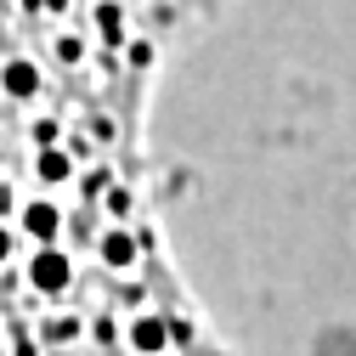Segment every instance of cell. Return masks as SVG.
Instances as JSON below:
<instances>
[{
  "label": "cell",
  "mask_w": 356,
  "mask_h": 356,
  "mask_svg": "<svg viewBox=\"0 0 356 356\" xmlns=\"http://www.w3.org/2000/svg\"><path fill=\"white\" fill-rule=\"evenodd\" d=\"M175 334H181V328H170V317H130V328H124V339H130L136 356H164V345Z\"/></svg>",
  "instance_id": "cell-1"
},
{
  "label": "cell",
  "mask_w": 356,
  "mask_h": 356,
  "mask_svg": "<svg viewBox=\"0 0 356 356\" xmlns=\"http://www.w3.org/2000/svg\"><path fill=\"white\" fill-rule=\"evenodd\" d=\"M29 277H34L40 294H63V289L74 283V266H68V254H57V249H40V254L29 260Z\"/></svg>",
  "instance_id": "cell-2"
},
{
  "label": "cell",
  "mask_w": 356,
  "mask_h": 356,
  "mask_svg": "<svg viewBox=\"0 0 356 356\" xmlns=\"http://www.w3.org/2000/svg\"><path fill=\"white\" fill-rule=\"evenodd\" d=\"M23 232H29V238H40V243H51V238L63 232V209H57V204H46V198L29 204V209H23Z\"/></svg>",
  "instance_id": "cell-3"
},
{
  "label": "cell",
  "mask_w": 356,
  "mask_h": 356,
  "mask_svg": "<svg viewBox=\"0 0 356 356\" xmlns=\"http://www.w3.org/2000/svg\"><path fill=\"white\" fill-rule=\"evenodd\" d=\"M97 254H102L108 266H130V260H136V238H130L124 227H113V232H102V243H97Z\"/></svg>",
  "instance_id": "cell-4"
},
{
  "label": "cell",
  "mask_w": 356,
  "mask_h": 356,
  "mask_svg": "<svg viewBox=\"0 0 356 356\" xmlns=\"http://www.w3.org/2000/svg\"><path fill=\"white\" fill-rule=\"evenodd\" d=\"M40 334H46L51 345H57V339H79V317H46V328H40Z\"/></svg>",
  "instance_id": "cell-5"
},
{
  "label": "cell",
  "mask_w": 356,
  "mask_h": 356,
  "mask_svg": "<svg viewBox=\"0 0 356 356\" xmlns=\"http://www.w3.org/2000/svg\"><path fill=\"white\" fill-rule=\"evenodd\" d=\"M6 254H12V232H6V227H0V260H6Z\"/></svg>",
  "instance_id": "cell-6"
}]
</instances>
